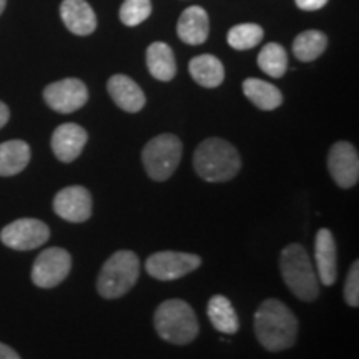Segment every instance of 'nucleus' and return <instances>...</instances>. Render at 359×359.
<instances>
[{
  "label": "nucleus",
  "mask_w": 359,
  "mask_h": 359,
  "mask_svg": "<svg viewBox=\"0 0 359 359\" xmlns=\"http://www.w3.org/2000/svg\"><path fill=\"white\" fill-rule=\"evenodd\" d=\"M344 299L349 306L358 308L359 306V262L353 263L351 269H349L346 283H344Z\"/></svg>",
  "instance_id": "nucleus-27"
},
{
  "label": "nucleus",
  "mask_w": 359,
  "mask_h": 359,
  "mask_svg": "<svg viewBox=\"0 0 359 359\" xmlns=\"http://www.w3.org/2000/svg\"><path fill=\"white\" fill-rule=\"evenodd\" d=\"M193 167L205 182H230L241 168L240 154L223 138H208L201 142L193 156Z\"/></svg>",
  "instance_id": "nucleus-2"
},
{
  "label": "nucleus",
  "mask_w": 359,
  "mask_h": 359,
  "mask_svg": "<svg viewBox=\"0 0 359 359\" xmlns=\"http://www.w3.org/2000/svg\"><path fill=\"white\" fill-rule=\"evenodd\" d=\"M188 70H190L193 80L206 88L219 87L224 80L223 64L217 57L208 55V53L191 58Z\"/></svg>",
  "instance_id": "nucleus-19"
},
{
  "label": "nucleus",
  "mask_w": 359,
  "mask_h": 359,
  "mask_svg": "<svg viewBox=\"0 0 359 359\" xmlns=\"http://www.w3.org/2000/svg\"><path fill=\"white\" fill-rule=\"evenodd\" d=\"M88 142L87 130L77 123H64L52 135V150L64 163L77 160Z\"/></svg>",
  "instance_id": "nucleus-14"
},
{
  "label": "nucleus",
  "mask_w": 359,
  "mask_h": 359,
  "mask_svg": "<svg viewBox=\"0 0 359 359\" xmlns=\"http://www.w3.org/2000/svg\"><path fill=\"white\" fill-rule=\"evenodd\" d=\"M6 4H7V0H0V13H2L4 8H6Z\"/></svg>",
  "instance_id": "nucleus-31"
},
{
  "label": "nucleus",
  "mask_w": 359,
  "mask_h": 359,
  "mask_svg": "<svg viewBox=\"0 0 359 359\" xmlns=\"http://www.w3.org/2000/svg\"><path fill=\"white\" fill-rule=\"evenodd\" d=\"M30 161L29 143L11 140L0 143V177H13L20 173Z\"/></svg>",
  "instance_id": "nucleus-20"
},
{
  "label": "nucleus",
  "mask_w": 359,
  "mask_h": 359,
  "mask_svg": "<svg viewBox=\"0 0 359 359\" xmlns=\"http://www.w3.org/2000/svg\"><path fill=\"white\" fill-rule=\"evenodd\" d=\"M62 20L75 35H90L97 29V17L85 0H64L60 7Z\"/></svg>",
  "instance_id": "nucleus-16"
},
{
  "label": "nucleus",
  "mask_w": 359,
  "mask_h": 359,
  "mask_svg": "<svg viewBox=\"0 0 359 359\" xmlns=\"http://www.w3.org/2000/svg\"><path fill=\"white\" fill-rule=\"evenodd\" d=\"M243 92L248 100L259 110H276L283 103V93L273 83L259 79H246L243 82Z\"/></svg>",
  "instance_id": "nucleus-21"
},
{
  "label": "nucleus",
  "mask_w": 359,
  "mask_h": 359,
  "mask_svg": "<svg viewBox=\"0 0 359 359\" xmlns=\"http://www.w3.org/2000/svg\"><path fill=\"white\" fill-rule=\"evenodd\" d=\"M53 212L65 222H87L92 217V195L83 187H67L53 198Z\"/></svg>",
  "instance_id": "nucleus-12"
},
{
  "label": "nucleus",
  "mask_w": 359,
  "mask_h": 359,
  "mask_svg": "<svg viewBox=\"0 0 359 359\" xmlns=\"http://www.w3.org/2000/svg\"><path fill=\"white\" fill-rule=\"evenodd\" d=\"M314 262H316V275L321 285L333 286L338 276V246L336 240L327 228H321L314 240Z\"/></svg>",
  "instance_id": "nucleus-13"
},
{
  "label": "nucleus",
  "mask_w": 359,
  "mask_h": 359,
  "mask_svg": "<svg viewBox=\"0 0 359 359\" xmlns=\"http://www.w3.org/2000/svg\"><path fill=\"white\" fill-rule=\"evenodd\" d=\"M327 4V0H296V6H298L304 12H314L320 11Z\"/></svg>",
  "instance_id": "nucleus-28"
},
{
  "label": "nucleus",
  "mask_w": 359,
  "mask_h": 359,
  "mask_svg": "<svg viewBox=\"0 0 359 359\" xmlns=\"http://www.w3.org/2000/svg\"><path fill=\"white\" fill-rule=\"evenodd\" d=\"M48 236H50V230L47 224L35 218L15 219L0 231L2 243L17 251L39 248L47 243Z\"/></svg>",
  "instance_id": "nucleus-9"
},
{
  "label": "nucleus",
  "mask_w": 359,
  "mask_h": 359,
  "mask_svg": "<svg viewBox=\"0 0 359 359\" xmlns=\"http://www.w3.org/2000/svg\"><path fill=\"white\" fill-rule=\"evenodd\" d=\"M111 100L128 114H137L145 107V93L127 75H114L107 83Z\"/></svg>",
  "instance_id": "nucleus-15"
},
{
  "label": "nucleus",
  "mask_w": 359,
  "mask_h": 359,
  "mask_svg": "<svg viewBox=\"0 0 359 359\" xmlns=\"http://www.w3.org/2000/svg\"><path fill=\"white\" fill-rule=\"evenodd\" d=\"M154 323L161 339L180 346L191 343L200 331L195 311L183 299H167L161 303L155 311Z\"/></svg>",
  "instance_id": "nucleus-4"
},
{
  "label": "nucleus",
  "mask_w": 359,
  "mask_h": 359,
  "mask_svg": "<svg viewBox=\"0 0 359 359\" xmlns=\"http://www.w3.org/2000/svg\"><path fill=\"white\" fill-rule=\"evenodd\" d=\"M151 13L150 0H123L122 8H120V20L125 25L135 27L140 25L147 20Z\"/></svg>",
  "instance_id": "nucleus-26"
},
{
  "label": "nucleus",
  "mask_w": 359,
  "mask_h": 359,
  "mask_svg": "<svg viewBox=\"0 0 359 359\" xmlns=\"http://www.w3.org/2000/svg\"><path fill=\"white\" fill-rule=\"evenodd\" d=\"M148 72L160 82H170L177 75V62L172 47L163 42H155L147 48Z\"/></svg>",
  "instance_id": "nucleus-18"
},
{
  "label": "nucleus",
  "mask_w": 359,
  "mask_h": 359,
  "mask_svg": "<svg viewBox=\"0 0 359 359\" xmlns=\"http://www.w3.org/2000/svg\"><path fill=\"white\" fill-rule=\"evenodd\" d=\"M263 40V29L257 24L235 25L228 32V43L235 50H250Z\"/></svg>",
  "instance_id": "nucleus-25"
},
{
  "label": "nucleus",
  "mask_w": 359,
  "mask_h": 359,
  "mask_svg": "<svg viewBox=\"0 0 359 359\" xmlns=\"http://www.w3.org/2000/svg\"><path fill=\"white\" fill-rule=\"evenodd\" d=\"M0 359H22V358L17 354L15 349L7 346V344L0 343Z\"/></svg>",
  "instance_id": "nucleus-29"
},
{
  "label": "nucleus",
  "mask_w": 359,
  "mask_h": 359,
  "mask_svg": "<svg viewBox=\"0 0 359 359\" xmlns=\"http://www.w3.org/2000/svg\"><path fill=\"white\" fill-rule=\"evenodd\" d=\"M327 170L341 188H353L359 180V156L351 143L338 142L327 155Z\"/></svg>",
  "instance_id": "nucleus-11"
},
{
  "label": "nucleus",
  "mask_w": 359,
  "mask_h": 359,
  "mask_svg": "<svg viewBox=\"0 0 359 359\" xmlns=\"http://www.w3.org/2000/svg\"><path fill=\"white\" fill-rule=\"evenodd\" d=\"M140 276V259L133 251H116L103 264L97 290L107 299L122 298L133 288Z\"/></svg>",
  "instance_id": "nucleus-5"
},
{
  "label": "nucleus",
  "mask_w": 359,
  "mask_h": 359,
  "mask_svg": "<svg viewBox=\"0 0 359 359\" xmlns=\"http://www.w3.org/2000/svg\"><path fill=\"white\" fill-rule=\"evenodd\" d=\"M327 39L320 30H306L293 42V53L299 62H313L326 50Z\"/></svg>",
  "instance_id": "nucleus-23"
},
{
  "label": "nucleus",
  "mask_w": 359,
  "mask_h": 359,
  "mask_svg": "<svg viewBox=\"0 0 359 359\" xmlns=\"http://www.w3.org/2000/svg\"><path fill=\"white\" fill-rule=\"evenodd\" d=\"M298 318L280 299H264L255 313V334L259 344L271 353L294 346L298 338Z\"/></svg>",
  "instance_id": "nucleus-1"
},
{
  "label": "nucleus",
  "mask_w": 359,
  "mask_h": 359,
  "mask_svg": "<svg viewBox=\"0 0 359 359\" xmlns=\"http://www.w3.org/2000/svg\"><path fill=\"white\" fill-rule=\"evenodd\" d=\"M281 276L291 293L302 302L311 303L320 296V280L303 245L291 243L281 251Z\"/></svg>",
  "instance_id": "nucleus-3"
},
{
  "label": "nucleus",
  "mask_w": 359,
  "mask_h": 359,
  "mask_svg": "<svg viewBox=\"0 0 359 359\" xmlns=\"http://www.w3.org/2000/svg\"><path fill=\"white\" fill-rule=\"evenodd\" d=\"M43 98L47 105L58 114L77 111L88 100V90L79 79H65L50 83L43 90Z\"/></svg>",
  "instance_id": "nucleus-10"
},
{
  "label": "nucleus",
  "mask_w": 359,
  "mask_h": 359,
  "mask_svg": "<svg viewBox=\"0 0 359 359\" xmlns=\"http://www.w3.org/2000/svg\"><path fill=\"white\" fill-rule=\"evenodd\" d=\"M210 32V22L208 13L198 6L188 7L183 11L178 19L177 34L180 40L188 45H201L208 39Z\"/></svg>",
  "instance_id": "nucleus-17"
},
{
  "label": "nucleus",
  "mask_w": 359,
  "mask_h": 359,
  "mask_svg": "<svg viewBox=\"0 0 359 359\" xmlns=\"http://www.w3.org/2000/svg\"><path fill=\"white\" fill-rule=\"evenodd\" d=\"M208 318L213 327L223 334H235L240 327L238 314L226 296L215 294L208 303Z\"/></svg>",
  "instance_id": "nucleus-22"
},
{
  "label": "nucleus",
  "mask_w": 359,
  "mask_h": 359,
  "mask_svg": "<svg viewBox=\"0 0 359 359\" xmlns=\"http://www.w3.org/2000/svg\"><path fill=\"white\" fill-rule=\"evenodd\" d=\"M183 145L173 133H161L151 138L143 148L142 161L148 177L155 182H165L175 173L182 160Z\"/></svg>",
  "instance_id": "nucleus-6"
},
{
  "label": "nucleus",
  "mask_w": 359,
  "mask_h": 359,
  "mask_svg": "<svg viewBox=\"0 0 359 359\" xmlns=\"http://www.w3.org/2000/svg\"><path fill=\"white\" fill-rule=\"evenodd\" d=\"M258 67L273 79H280L288 69V55L280 43H266L258 55Z\"/></svg>",
  "instance_id": "nucleus-24"
},
{
  "label": "nucleus",
  "mask_w": 359,
  "mask_h": 359,
  "mask_svg": "<svg viewBox=\"0 0 359 359\" xmlns=\"http://www.w3.org/2000/svg\"><path fill=\"white\" fill-rule=\"evenodd\" d=\"M72 257L64 248H47L39 255L32 268V281L39 288H55L69 276Z\"/></svg>",
  "instance_id": "nucleus-8"
},
{
  "label": "nucleus",
  "mask_w": 359,
  "mask_h": 359,
  "mask_svg": "<svg viewBox=\"0 0 359 359\" xmlns=\"http://www.w3.org/2000/svg\"><path fill=\"white\" fill-rule=\"evenodd\" d=\"M201 258L182 251H158L150 255L145 263L147 273L158 281H173L198 269Z\"/></svg>",
  "instance_id": "nucleus-7"
},
{
  "label": "nucleus",
  "mask_w": 359,
  "mask_h": 359,
  "mask_svg": "<svg viewBox=\"0 0 359 359\" xmlns=\"http://www.w3.org/2000/svg\"><path fill=\"white\" fill-rule=\"evenodd\" d=\"M8 116H11V111H8V107L4 102H0V128L4 127L8 122Z\"/></svg>",
  "instance_id": "nucleus-30"
}]
</instances>
